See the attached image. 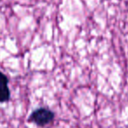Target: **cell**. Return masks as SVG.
<instances>
[{
  "label": "cell",
  "mask_w": 128,
  "mask_h": 128,
  "mask_svg": "<svg viewBox=\"0 0 128 128\" xmlns=\"http://www.w3.org/2000/svg\"><path fill=\"white\" fill-rule=\"evenodd\" d=\"M54 113L47 108H38L32 112L29 120L39 126H44L53 120Z\"/></svg>",
  "instance_id": "1"
},
{
  "label": "cell",
  "mask_w": 128,
  "mask_h": 128,
  "mask_svg": "<svg viewBox=\"0 0 128 128\" xmlns=\"http://www.w3.org/2000/svg\"><path fill=\"white\" fill-rule=\"evenodd\" d=\"M8 78L0 72V103L7 102L10 100V90L8 87Z\"/></svg>",
  "instance_id": "2"
}]
</instances>
